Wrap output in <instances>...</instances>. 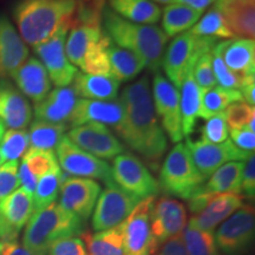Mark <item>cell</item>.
<instances>
[{"label": "cell", "mask_w": 255, "mask_h": 255, "mask_svg": "<svg viewBox=\"0 0 255 255\" xmlns=\"http://www.w3.org/2000/svg\"><path fill=\"white\" fill-rule=\"evenodd\" d=\"M4 133H5V126H4V124H2L1 121H0V141H1V138H2V136H4Z\"/></svg>", "instance_id": "56"}, {"label": "cell", "mask_w": 255, "mask_h": 255, "mask_svg": "<svg viewBox=\"0 0 255 255\" xmlns=\"http://www.w3.org/2000/svg\"><path fill=\"white\" fill-rule=\"evenodd\" d=\"M108 40L109 37L103 32L101 39L88 50L81 64L83 72L96 76H111L109 58L107 53Z\"/></svg>", "instance_id": "38"}, {"label": "cell", "mask_w": 255, "mask_h": 255, "mask_svg": "<svg viewBox=\"0 0 255 255\" xmlns=\"http://www.w3.org/2000/svg\"><path fill=\"white\" fill-rule=\"evenodd\" d=\"M100 183L91 178L71 177L63 171L59 206L87 222L100 196Z\"/></svg>", "instance_id": "16"}, {"label": "cell", "mask_w": 255, "mask_h": 255, "mask_svg": "<svg viewBox=\"0 0 255 255\" xmlns=\"http://www.w3.org/2000/svg\"><path fill=\"white\" fill-rule=\"evenodd\" d=\"M33 214L32 195L23 188L0 201V241H15Z\"/></svg>", "instance_id": "18"}, {"label": "cell", "mask_w": 255, "mask_h": 255, "mask_svg": "<svg viewBox=\"0 0 255 255\" xmlns=\"http://www.w3.org/2000/svg\"><path fill=\"white\" fill-rule=\"evenodd\" d=\"M150 1L152 2H158V4H162V5H165V4H173V2H175V0H150Z\"/></svg>", "instance_id": "55"}, {"label": "cell", "mask_w": 255, "mask_h": 255, "mask_svg": "<svg viewBox=\"0 0 255 255\" xmlns=\"http://www.w3.org/2000/svg\"><path fill=\"white\" fill-rule=\"evenodd\" d=\"M205 181L194 164L187 145L178 143L165 157L157 183L165 196L189 200L199 193Z\"/></svg>", "instance_id": "5"}, {"label": "cell", "mask_w": 255, "mask_h": 255, "mask_svg": "<svg viewBox=\"0 0 255 255\" xmlns=\"http://www.w3.org/2000/svg\"><path fill=\"white\" fill-rule=\"evenodd\" d=\"M183 242L188 255H221L213 233L201 231L191 223L186 227Z\"/></svg>", "instance_id": "39"}, {"label": "cell", "mask_w": 255, "mask_h": 255, "mask_svg": "<svg viewBox=\"0 0 255 255\" xmlns=\"http://www.w3.org/2000/svg\"><path fill=\"white\" fill-rule=\"evenodd\" d=\"M18 161H9L0 165V201L17 190L19 187Z\"/></svg>", "instance_id": "46"}, {"label": "cell", "mask_w": 255, "mask_h": 255, "mask_svg": "<svg viewBox=\"0 0 255 255\" xmlns=\"http://www.w3.org/2000/svg\"><path fill=\"white\" fill-rule=\"evenodd\" d=\"M242 199L241 195L233 193L212 194L205 208L199 214L191 216L189 223L201 231L213 233L220 223L244 206Z\"/></svg>", "instance_id": "22"}, {"label": "cell", "mask_w": 255, "mask_h": 255, "mask_svg": "<svg viewBox=\"0 0 255 255\" xmlns=\"http://www.w3.org/2000/svg\"><path fill=\"white\" fill-rule=\"evenodd\" d=\"M186 145L196 169L205 178H208L215 170L228 162H245L251 155H253L239 149L229 139L215 144V143H208L202 139L191 141L190 138H187Z\"/></svg>", "instance_id": "15"}, {"label": "cell", "mask_w": 255, "mask_h": 255, "mask_svg": "<svg viewBox=\"0 0 255 255\" xmlns=\"http://www.w3.org/2000/svg\"><path fill=\"white\" fill-rule=\"evenodd\" d=\"M214 0H175V2L186 5L188 7L195 9V11L203 13Z\"/></svg>", "instance_id": "53"}, {"label": "cell", "mask_w": 255, "mask_h": 255, "mask_svg": "<svg viewBox=\"0 0 255 255\" xmlns=\"http://www.w3.org/2000/svg\"><path fill=\"white\" fill-rule=\"evenodd\" d=\"M193 68L187 72L178 91L180 92L181 126H182L183 137L189 136L193 132L196 121L200 119L202 90L194 79Z\"/></svg>", "instance_id": "28"}, {"label": "cell", "mask_w": 255, "mask_h": 255, "mask_svg": "<svg viewBox=\"0 0 255 255\" xmlns=\"http://www.w3.org/2000/svg\"><path fill=\"white\" fill-rule=\"evenodd\" d=\"M66 137L78 148L101 159H113L126 151L119 137L104 124L87 123L72 127Z\"/></svg>", "instance_id": "14"}, {"label": "cell", "mask_w": 255, "mask_h": 255, "mask_svg": "<svg viewBox=\"0 0 255 255\" xmlns=\"http://www.w3.org/2000/svg\"><path fill=\"white\" fill-rule=\"evenodd\" d=\"M151 92L155 113L161 119L164 132H167L173 143L181 142L183 133L181 126L180 92L161 71L155 72Z\"/></svg>", "instance_id": "12"}, {"label": "cell", "mask_w": 255, "mask_h": 255, "mask_svg": "<svg viewBox=\"0 0 255 255\" xmlns=\"http://www.w3.org/2000/svg\"><path fill=\"white\" fill-rule=\"evenodd\" d=\"M238 102H244V98L240 90L237 89H225L216 85L202 91L200 119L208 120L216 114L223 113L229 105Z\"/></svg>", "instance_id": "34"}, {"label": "cell", "mask_w": 255, "mask_h": 255, "mask_svg": "<svg viewBox=\"0 0 255 255\" xmlns=\"http://www.w3.org/2000/svg\"><path fill=\"white\" fill-rule=\"evenodd\" d=\"M79 1H85V2H89V1H94V0H79Z\"/></svg>", "instance_id": "59"}, {"label": "cell", "mask_w": 255, "mask_h": 255, "mask_svg": "<svg viewBox=\"0 0 255 255\" xmlns=\"http://www.w3.org/2000/svg\"><path fill=\"white\" fill-rule=\"evenodd\" d=\"M215 49L223 62L233 72L244 78H255V43L254 39L237 38L220 41Z\"/></svg>", "instance_id": "25"}, {"label": "cell", "mask_w": 255, "mask_h": 255, "mask_svg": "<svg viewBox=\"0 0 255 255\" xmlns=\"http://www.w3.org/2000/svg\"><path fill=\"white\" fill-rule=\"evenodd\" d=\"M46 255H89L87 247L76 237L63 238L51 244Z\"/></svg>", "instance_id": "47"}, {"label": "cell", "mask_w": 255, "mask_h": 255, "mask_svg": "<svg viewBox=\"0 0 255 255\" xmlns=\"http://www.w3.org/2000/svg\"><path fill=\"white\" fill-rule=\"evenodd\" d=\"M218 44V39L197 37L189 31L178 34L171 40L164 51L162 68L169 82L180 89L187 72L195 65L201 55L208 52Z\"/></svg>", "instance_id": "6"}, {"label": "cell", "mask_w": 255, "mask_h": 255, "mask_svg": "<svg viewBox=\"0 0 255 255\" xmlns=\"http://www.w3.org/2000/svg\"><path fill=\"white\" fill-rule=\"evenodd\" d=\"M11 77L19 91L33 101L34 104L43 101L51 91V81L47 71L36 57H28Z\"/></svg>", "instance_id": "23"}, {"label": "cell", "mask_w": 255, "mask_h": 255, "mask_svg": "<svg viewBox=\"0 0 255 255\" xmlns=\"http://www.w3.org/2000/svg\"><path fill=\"white\" fill-rule=\"evenodd\" d=\"M240 92L242 95V98H244L245 103L254 107V104H255V82L248 83V84L245 85V87H242L240 89Z\"/></svg>", "instance_id": "54"}, {"label": "cell", "mask_w": 255, "mask_h": 255, "mask_svg": "<svg viewBox=\"0 0 255 255\" xmlns=\"http://www.w3.org/2000/svg\"><path fill=\"white\" fill-rule=\"evenodd\" d=\"M1 255H41L36 252H32L19 242L11 241V242H2L1 247Z\"/></svg>", "instance_id": "52"}, {"label": "cell", "mask_w": 255, "mask_h": 255, "mask_svg": "<svg viewBox=\"0 0 255 255\" xmlns=\"http://www.w3.org/2000/svg\"><path fill=\"white\" fill-rule=\"evenodd\" d=\"M187 227V210L182 202L170 196H162L154 202L150 213V250L154 255L169 239L178 237Z\"/></svg>", "instance_id": "8"}, {"label": "cell", "mask_w": 255, "mask_h": 255, "mask_svg": "<svg viewBox=\"0 0 255 255\" xmlns=\"http://www.w3.org/2000/svg\"><path fill=\"white\" fill-rule=\"evenodd\" d=\"M214 6L234 37L254 39L255 0H218Z\"/></svg>", "instance_id": "26"}, {"label": "cell", "mask_w": 255, "mask_h": 255, "mask_svg": "<svg viewBox=\"0 0 255 255\" xmlns=\"http://www.w3.org/2000/svg\"><path fill=\"white\" fill-rule=\"evenodd\" d=\"M228 129H242L255 119V109L245 102L233 103L223 111Z\"/></svg>", "instance_id": "43"}, {"label": "cell", "mask_w": 255, "mask_h": 255, "mask_svg": "<svg viewBox=\"0 0 255 255\" xmlns=\"http://www.w3.org/2000/svg\"><path fill=\"white\" fill-rule=\"evenodd\" d=\"M2 162H4V159H2V157H1V155H0V165L2 164Z\"/></svg>", "instance_id": "58"}, {"label": "cell", "mask_w": 255, "mask_h": 255, "mask_svg": "<svg viewBox=\"0 0 255 255\" xmlns=\"http://www.w3.org/2000/svg\"><path fill=\"white\" fill-rule=\"evenodd\" d=\"M107 53L110 64V75L120 83L132 81L145 68L139 57L116 45L110 38L107 44Z\"/></svg>", "instance_id": "30"}, {"label": "cell", "mask_w": 255, "mask_h": 255, "mask_svg": "<svg viewBox=\"0 0 255 255\" xmlns=\"http://www.w3.org/2000/svg\"><path fill=\"white\" fill-rule=\"evenodd\" d=\"M246 162V161H245ZM245 162L233 161L223 164L210 175L207 183H203L201 193L222 194L233 193L240 195L242 169Z\"/></svg>", "instance_id": "31"}, {"label": "cell", "mask_w": 255, "mask_h": 255, "mask_svg": "<svg viewBox=\"0 0 255 255\" xmlns=\"http://www.w3.org/2000/svg\"><path fill=\"white\" fill-rule=\"evenodd\" d=\"M254 232V207L244 205L218 229L215 244L225 255H244L253 245Z\"/></svg>", "instance_id": "10"}, {"label": "cell", "mask_w": 255, "mask_h": 255, "mask_svg": "<svg viewBox=\"0 0 255 255\" xmlns=\"http://www.w3.org/2000/svg\"><path fill=\"white\" fill-rule=\"evenodd\" d=\"M63 181V170L56 169L41 176L38 180L36 189L33 191V213L45 208V207L52 205L56 202L57 197L59 195L60 186Z\"/></svg>", "instance_id": "36"}, {"label": "cell", "mask_w": 255, "mask_h": 255, "mask_svg": "<svg viewBox=\"0 0 255 255\" xmlns=\"http://www.w3.org/2000/svg\"><path fill=\"white\" fill-rule=\"evenodd\" d=\"M56 156L60 169L68 175L73 176L96 178L108 184L114 183L111 180L110 165L103 159L95 157L83 149L73 144L66 135L56 148Z\"/></svg>", "instance_id": "11"}, {"label": "cell", "mask_w": 255, "mask_h": 255, "mask_svg": "<svg viewBox=\"0 0 255 255\" xmlns=\"http://www.w3.org/2000/svg\"><path fill=\"white\" fill-rule=\"evenodd\" d=\"M28 47L5 14L0 13V78H7L28 58Z\"/></svg>", "instance_id": "21"}, {"label": "cell", "mask_w": 255, "mask_h": 255, "mask_svg": "<svg viewBox=\"0 0 255 255\" xmlns=\"http://www.w3.org/2000/svg\"><path fill=\"white\" fill-rule=\"evenodd\" d=\"M120 102L124 117L115 131L127 145L151 163L163 157L168 141L152 104L150 83L146 76L123 89Z\"/></svg>", "instance_id": "1"}, {"label": "cell", "mask_w": 255, "mask_h": 255, "mask_svg": "<svg viewBox=\"0 0 255 255\" xmlns=\"http://www.w3.org/2000/svg\"><path fill=\"white\" fill-rule=\"evenodd\" d=\"M23 162L34 177L39 178L50 171L59 169V163L53 150H37L28 149L24 155Z\"/></svg>", "instance_id": "41"}, {"label": "cell", "mask_w": 255, "mask_h": 255, "mask_svg": "<svg viewBox=\"0 0 255 255\" xmlns=\"http://www.w3.org/2000/svg\"><path fill=\"white\" fill-rule=\"evenodd\" d=\"M18 176H19V183L21 184V188L26 191V193L32 195L34 189H36L38 178H36L28 170L26 164L21 162V164L18 168Z\"/></svg>", "instance_id": "51"}, {"label": "cell", "mask_w": 255, "mask_h": 255, "mask_svg": "<svg viewBox=\"0 0 255 255\" xmlns=\"http://www.w3.org/2000/svg\"><path fill=\"white\" fill-rule=\"evenodd\" d=\"M111 180L120 189L139 201L156 196L159 191L157 181L146 165L131 152L120 154L114 158Z\"/></svg>", "instance_id": "7"}, {"label": "cell", "mask_w": 255, "mask_h": 255, "mask_svg": "<svg viewBox=\"0 0 255 255\" xmlns=\"http://www.w3.org/2000/svg\"><path fill=\"white\" fill-rule=\"evenodd\" d=\"M84 232L85 222L55 202L32 214L25 228L23 245L32 252L46 255L52 242Z\"/></svg>", "instance_id": "4"}, {"label": "cell", "mask_w": 255, "mask_h": 255, "mask_svg": "<svg viewBox=\"0 0 255 255\" xmlns=\"http://www.w3.org/2000/svg\"><path fill=\"white\" fill-rule=\"evenodd\" d=\"M202 13L186 5L173 2L164 6L162 12V31L168 38L176 37L190 30L195 25Z\"/></svg>", "instance_id": "32"}, {"label": "cell", "mask_w": 255, "mask_h": 255, "mask_svg": "<svg viewBox=\"0 0 255 255\" xmlns=\"http://www.w3.org/2000/svg\"><path fill=\"white\" fill-rule=\"evenodd\" d=\"M139 202L138 199L120 189L115 183L108 184L96 202L91 220L92 229L101 232L117 227Z\"/></svg>", "instance_id": "13"}, {"label": "cell", "mask_w": 255, "mask_h": 255, "mask_svg": "<svg viewBox=\"0 0 255 255\" xmlns=\"http://www.w3.org/2000/svg\"><path fill=\"white\" fill-rule=\"evenodd\" d=\"M32 107L7 78H0V121L12 130H25L32 120Z\"/></svg>", "instance_id": "20"}, {"label": "cell", "mask_w": 255, "mask_h": 255, "mask_svg": "<svg viewBox=\"0 0 255 255\" xmlns=\"http://www.w3.org/2000/svg\"><path fill=\"white\" fill-rule=\"evenodd\" d=\"M154 255H188L183 238L178 235L169 239L158 247Z\"/></svg>", "instance_id": "50"}, {"label": "cell", "mask_w": 255, "mask_h": 255, "mask_svg": "<svg viewBox=\"0 0 255 255\" xmlns=\"http://www.w3.org/2000/svg\"><path fill=\"white\" fill-rule=\"evenodd\" d=\"M212 62L216 84H219V87L240 90L242 87H245L248 83L255 82V78H244L242 76L238 75V73L233 72L231 69H228L227 65L222 60L221 56H220V53L216 51L215 46L212 49Z\"/></svg>", "instance_id": "42"}, {"label": "cell", "mask_w": 255, "mask_h": 255, "mask_svg": "<svg viewBox=\"0 0 255 255\" xmlns=\"http://www.w3.org/2000/svg\"><path fill=\"white\" fill-rule=\"evenodd\" d=\"M78 96L72 87L56 88L49 95L34 104V116L37 121L53 124H68L75 109ZM70 127V126H69Z\"/></svg>", "instance_id": "24"}, {"label": "cell", "mask_w": 255, "mask_h": 255, "mask_svg": "<svg viewBox=\"0 0 255 255\" xmlns=\"http://www.w3.org/2000/svg\"><path fill=\"white\" fill-rule=\"evenodd\" d=\"M191 34L197 37H209V38H222V39H232L234 37L233 32L226 24L221 12L215 6H213L199 21L190 28Z\"/></svg>", "instance_id": "37"}, {"label": "cell", "mask_w": 255, "mask_h": 255, "mask_svg": "<svg viewBox=\"0 0 255 255\" xmlns=\"http://www.w3.org/2000/svg\"><path fill=\"white\" fill-rule=\"evenodd\" d=\"M68 124H53L34 121L31 124L28 138H30V149L37 150H53L58 143L69 131Z\"/></svg>", "instance_id": "35"}, {"label": "cell", "mask_w": 255, "mask_h": 255, "mask_svg": "<svg viewBox=\"0 0 255 255\" xmlns=\"http://www.w3.org/2000/svg\"><path fill=\"white\" fill-rule=\"evenodd\" d=\"M72 88L78 97L94 101H113L119 95L120 82L113 76H96L77 72Z\"/></svg>", "instance_id": "27"}, {"label": "cell", "mask_w": 255, "mask_h": 255, "mask_svg": "<svg viewBox=\"0 0 255 255\" xmlns=\"http://www.w3.org/2000/svg\"><path fill=\"white\" fill-rule=\"evenodd\" d=\"M231 130L232 142L241 150L254 154L255 150V131L248 127L242 129H229Z\"/></svg>", "instance_id": "49"}, {"label": "cell", "mask_w": 255, "mask_h": 255, "mask_svg": "<svg viewBox=\"0 0 255 255\" xmlns=\"http://www.w3.org/2000/svg\"><path fill=\"white\" fill-rule=\"evenodd\" d=\"M76 7L77 0H18L13 6L18 33L28 45H39L72 20Z\"/></svg>", "instance_id": "3"}, {"label": "cell", "mask_w": 255, "mask_h": 255, "mask_svg": "<svg viewBox=\"0 0 255 255\" xmlns=\"http://www.w3.org/2000/svg\"><path fill=\"white\" fill-rule=\"evenodd\" d=\"M202 136L200 139L208 143H222L228 139L229 129L226 122L225 114L220 113L207 120L205 127L202 128Z\"/></svg>", "instance_id": "45"}, {"label": "cell", "mask_w": 255, "mask_h": 255, "mask_svg": "<svg viewBox=\"0 0 255 255\" xmlns=\"http://www.w3.org/2000/svg\"><path fill=\"white\" fill-rule=\"evenodd\" d=\"M30 146V138L26 130L9 129L0 141V155L4 161H18L26 154Z\"/></svg>", "instance_id": "40"}, {"label": "cell", "mask_w": 255, "mask_h": 255, "mask_svg": "<svg viewBox=\"0 0 255 255\" xmlns=\"http://www.w3.org/2000/svg\"><path fill=\"white\" fill-rule=\"evenodd\" d=\"M102 30L116 45L135 53L145 68L157 72L162 68L164 51L169 38L156 25L136 24L121 18L104 6L102 11Z\"/></svg>", "instance_id": "2"}, {"label": "cell", "mask_w": 255, "mask_h": 255, "mask_svg": "<svg viewBox=\"0 0 255 255\" xmlns=\"http://www.w3.org/2000/svg\"><path fill=\"white\" fill-rule=\"evenodd\" d=\"M155 197H146L121 223L126 255H149L150 250V213Z\"/></svg>", "instance_id": "17"}, {"label": "cell", "mask_w": 255, "mask_h": 255, "mask_svg": "<svg viewBox=\"0 0 255 255\" xmlns=\"http://www.w3.org/2000/svg\"><path fill=\"white\" fill-rule=\"evenodd\" d=\"M70 25L71 21L62 25L49 39L33 47L34 53L47 71L51 83L57 88L69 87L78 72L65 53V40Z\"/></svg>", "instance_id": "9"}, {"label": "cell", "mask_w": 255, "mask_h": 255, "mask_svg": "<svg viewBox=\"0 0 255 255\" xmlns=\"http://www.w3.org/2000/svg\"><path fill=\"white\" fill-rule=\"evenodd\" d=\"M82 238L90 255H126L121 225L95 234L84 232Z\"/></svg>", "instance_id": "33"}, {"label": "cell", "mask_w": 255, "mask_h": 255, "mask_svg": "<svg viewBox=\"0 0 255 255\" xmlns=\"http://www.w3.org/2000/svg\"><path fill=\"white\" fill-rule=\"evenodd\" d=\"M240 195L248 200H254L255 196V156L254 154L244 164L240 186Z\"/></svg>", "instance_id": "48"}, {"label": "cell", "mask_w": 255, "mask_h": 255, "mask_svg": "<svg viewBox=\"0 0 255 255\" xmlns=\"http://www.w3.org/2000/svg\"><path fill=\"white\" fill-rule=\"evenodd\" d=\"M123 117L124 108L120 100L94 101L78 98L70 117L69 126L72 128L87 123H100L113 127L116 130Z\"/></svg>", "instance_id": "19"}, {"label": "cell", "mask_w": 255, "mask_h": 255, "mask_svg": "<svg viewBox=\"0 0 255 255\" xmlns=\"http://www.w3.org/2000/svg\"><path fill=\"white\" fill-rule=\"evenodd\" d=\"M193 75L196 84L202 91L216 87V79L212 62V50L199 57L193 68Z\"/></svg>", "instance_id": "44"}, {"label": "cell", "mask_w": 255, "mask_h": 255, "mask_svg": "<svg viewBox=\"0 0 255 255\" xmlns=\"http://www.w3.org/2000/svg\"><path fill=\"white\" fill-rule=\"evenodd\" d=\"M1 247H2V241H0V255H1Z\"/></svg>", "instance_id": "57"}, {"label": "cell", "mask_w": 255, "mask_h": 255, "mask_svg": "<svg viewBox=\"0 0 255 255\" xmlns=\"http://www.w3.org/2000/svg\"><path fill=\"white\" fill-rule=\"evenodd\" d=\"M109 7L121 18L136 24L158 23L162 9L150 0H108Z\"/></svg>", "instance_id": "29"}]
</instances>
